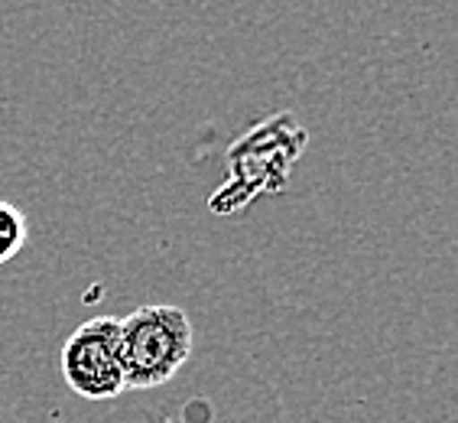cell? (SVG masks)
Masks as SVG:
<instances>
[{
    "label": "cell",
    "mask_w": 458,
    "mask_h": 423,
    "mask_svg": "<svg viewBox=\"0 0 458 423\" xmlns=\"http://www.w3.org/2000/svg\"><path fill=\"white\" fill-rule=\"evenodd\" d=\"M195 345L192 319L179 306L153 303L121 319V355L127 391L159 388L176 378Z\"/></svg>",
    "instance_id": "1"
},
{
    "label": "cell",
    "mask_w": 458,
    "mask_h": 423,
    "mask_svg": "<svg viewBox=\"0 0 458 423\" xmlns=\"http://www.w3.org/2000/svg\"><path fill=\"white\" fill-rule=\"evenodd\" d=\"M62 378L85 401H111L127 391L121 355V319H85L62 345Z\"/></svg>",
    "instance_id": "2"
},
{
    "label": "cell",
    "mask_w": 458,
    "mask_h": 423,
    "mask_svg": "<svg viewBox=\"0 0 458 423\" xmlns=\"http://www.w3.org/2000/svg\"><path fill=\"white\" fill-rule=\"evenodd\" d=\"M27 245V215L13 203L0 199V267L10 264Z\"/></svg>",
    "instance_id": "3"
}]
</instances>
